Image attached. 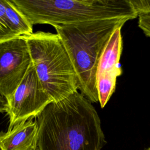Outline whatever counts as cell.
I'll use <instances>...</instances> for the list:
<instances>
[{
  "instance_id": "cell-4",
  "label": "cell",
  "mask_w": 150,
  "mask_h": 150,
  "mask_svg": "<svg viewBox=\"0 0 150 150\" xmlns=\"http://www.w3.org/2000/svg\"><path fill=\"white\" fill-rule=\"evenodd\" d=\"M23 37L39 79L53 101L78 90L75 69L57 33L39 31Z\"/></svg>"
},
{
  "instance_id": "cell-2",
  "label": "cell",
  "mask_w": 150,
  "mask_h": 150,
  "mask_svg": "<svg viewBox=\"0 0 150 150\" xmlns=\"http://www.w3.org/2000/svg\"><path fill=\"white\" fill-rule=\"evenodd\" d=\"M128 21L96 20L54 27L73 64L78 90L91 103L98 102L96 73L102 52L114 31Z\"/></svg>"
},
{
  "instance_id": "cell-11",
  "label": "cell",
  "mask_w": 150,
  "mask_h": 150,
  "mask_svg": "<svg viewBox=\"0 0 150 150\" xmlns=\"http://www.w3.org/2000/svg\"><path fill=\"white\" fill-rule=\"evenodd\" d=\"M138 15H150V0H129Z\"/></svg>"
},
{
  "instance_id": "cell-7",
  "label": "cell",
  "mask_w": 150,
  "mask_h": 150,
  "mask_svg": "<svg viewBox=\"0 0 150 150\" xmlns=\"http://www.w3.org/2000/svg\"><path fill=\"white\" fill-rule=\"evenodd\" d=\"M121 27L111 35L100 56L96 73L98 102L103 108L114 93L117 78L122 74L120 59L122 50Z\"/></svg>"
},
{
  "instance_id": "cell-9",
  "label": "cell",
  "mask_w": 150,
  "mask_h": 150,
  "mask_svg": "<svg viewBox=\"0 0 150 150\" xmlns=\"http://www.w3.org/2000/svg\"><path fill=\"white\" fill-rule=\"evenodd\" d=\"M6 15L9 28L15 37L25 36L33 33V26L10 0H6Z\"/></svg>"
},
{
  "instance_id": "cell-3",
  "label": "cell",
  "mask_w": 150,
  "mask_h": 150,
  "mask_svg": "<svg viewBox=\"0 0 150 150\" xmlns=\"http://www.w3.org/2000/svg\"><path fill=\"white\" fill-rule=\"evenodd\" d=\"M31 25L53 27L81 22L135 19L129 0H10Z\"/></svg>"
},
{
  "instance_id": "cell-5",
  "label": "cell",
  "mask_w": 150,
  "mask_h": 150,
  "mask_svg": "<svg viewBox=\"0 0 150 150\" xmlns=\"http://www.w3.org/2000/svg\"><path fill=\"white\" fill-rule=\"evenodd\" d=\"M53 101L43 88L31 63L25 77L7 101L8 129L36 117Z\"/></svg>"
},
{
  "instance_id": "cell-12",
  "label": "cell",
  "mask_w": 150,
  "mask_h": 150,
  "mask_svg": "<svg viewBox=\"0 0 150 150\" xmlns=\"http://www.w3.org/2000/svg\"><path fill=\"white\" fill-rule=\"evenodd\" d=\"M138 26L147 37L150 38V15H139Z\"/></svg>"
},
{
  "instance_id": "cell-6",
  "label": "cell",
  "mask_w": 150,
  "mask_h": 150,
  "mask_svg": "<svg viewBox=\"0 0 150 150\" xmlns=\"http://www.w3.org/2000/svg\"><path fill=\"white\" fill-rule=\"evenodd\" d=\"M31 57L23 36L0 42V95L8 101L25 77Z\"/></svg>"
},
{
  "instance_id": "cell-10",
  "label": "cell",
  "mask_w": 150,
  "mask_h": 150,
  "mask_svg": "<svg viewBox=\"0 0 150 150\" xmlns=\"http://www.w3.org/2000/svg\"><path fill=\"white\" fill-rule=\"evenodd\" d=\"M6 0H0V42L16 38L11 31L6 15Z\"/></svg>"
},
{
  "instance_id": "cell-1",
  "label": "cell",
  "mask_w": 150,
  "mask_h": 150,
  "mask_svg": "<svg viewBox=\"0 0 150 150\" xmlns=\"http://www.w3.org/2000/svg\"><path fill=\"white\" fill-rule=\"evenodd\" d=\"M35 120L38 150H100L107 143L97 111L78 90L50 103Z\"/></svg>"
},
{
  "instance_id": "cell-14",
  "label": "cell",
  "mask_w": 150,
  "mask_h": 150,
  "mask_svg": "<svg viewBox=\"0 0 150 150\" xmlns=\"http://www.w3.org/2000/svg\"><path fill=\"white\" fill-rule=\"evenodd\" d=\"M145 150H150V147L149 148H148V149H145Z\"/></svg>"
},
{
  "instance_id": "cell-8",
  "label": "cell",
  "mask_w": 150,
  "mask_h": 150,
  "mask_svg": "<svg viewBox=\"0 0 150 150\" xmlns=\"http://www.w3.org/2000/svg\"><path fill=\"white\" fill-rule=\"evenodd\" d=\"M38 124L23 121L6 132H0V150H38Z\"/></svg>"
},
{
  "instance_id": "cell-13",
  "label": "cell",
  "mask_w": 150,
  "mask_h": 150,
  "mask_svg": "<svg viewBox=\"0 0 150 150\" xmlns=\"http://www.w3.org/2000/svg\"><path fill=\"white\" fill-rule=\"evenodd\" d=\"M7 110V101L6 99L0 95V112H6Z\"/></svg>"
}]
</instances>
